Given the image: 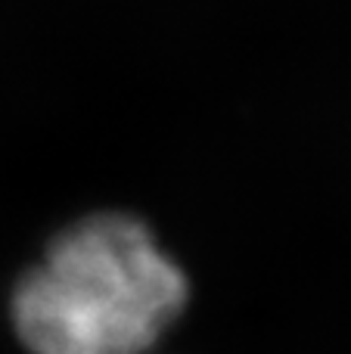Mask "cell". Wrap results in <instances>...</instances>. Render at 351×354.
I'll list each match as a JSON object with an SVG mask.
<instances>
[{"label":"cell","mask_w":351,"mask_h":354,"mask_svg":"<svg viewBox=\"0 0 351 354\" xmlns=\"http://www.w3.org/2000/svg\"><path fill=\"white\" fill-rule=\"evenodd\" d=\"M187 299V274L140 218L97 212L56 233L10 314L28 354H146Z\"/></svg>","instance_id":"1"}]
</instances>
